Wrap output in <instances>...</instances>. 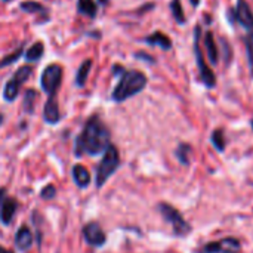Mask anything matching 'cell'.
I'll return each instance as SVG.
<instances>
[{
    "mask_svg": "<svg viewBox=\"0 0 253 253\" xmlns=\"http://www.w3.org/2000/svg\"><path fill=\"white\" fill-rule=\"evenodd\" d=\"M110 145V132L98 116H92L76 141V154L96 156Z\"/></svg>",
    "mask_w": 253,
    "mask_h": 253,
    "instance_id": "obj_1",
    "label": "cell"
},
{
    "mask_svg": "<svg viewBox=\"0 0 253 253\" xmlns=\"http://www.w3.org/2000/svg\"><path fill=\"white\" fill-rule=\"evenodd\" d=\"M147 76L138 70H125L123 74L120 76V80L117 83V86L114 87L111 98L116 102H123L132 96H135L136 93H139L141 90L145 89L147 86Z\"/></svg>",
    "mask_w": 253,
    "mask_h": 253,
    "instance_id": "obj_2",
    "label": "cell"
},
{
    "mask_svg": "<svg viewBox=\"0 0 253 253\" xmlns=\"http://www.w3.org/2000/svg\"><path fill=\"white\" fill-rule=\"evenodd\" d=\"M119 163H120V159H119L117 148L114 145H108L102 160L98 165V170H96V185L98 187H102L107 182V179L116 172Z\"/></svg>",
    "mask_w": 253,
    "mask_h": 253,
    "instance_id": "obj_3",
    "label": "cell"
},
{
    "mask_svg": "<svg viewBox=\"0 0 253 253\" xmlns=\"http://www.w3.org/2000/svg\"><path fill=\"white\" fill-rule=\"evenodd\" d=\"M62 74H64V70L58 64H49L43 70V73L40 76V84L49 98L56 96V92H58L61 82H62Z\"/></svg>",
    "mask_w": 253,
    "mask_h": 253,
    "instance_id": "obj_4",
    "label": "cell"
},
{
    "mask_svg": "<svg viewBox=\"0 0 253 253\" xmlns=\"http://www.w3.org/2000/svg\"><path fill=\"white\" fill-rule=\"evenodd\" d=\"M33 74V67L31 65H24L21 68H18L15 71V74L7 80L4 89H3V98L7 102H12L16 99L18 93H19V87L24 82H27L30 79V76Z\"/></svg>",
    "mask_w": 253,
    "mask_h": 253,
    "instance_id": "obj_5",
    "label": "cell"
},
{
    "mask_svg": "<svg viewBox=\"0 0 253 253\" xmlns=\"http://www.w3.org/2000/svg\"><path fill=\"white\" fill-rule=\"evenodd\" d=\"M200 31H202L200 27H196V30H194V53H196V59H197V67H199L203 83L208 87H213L216 83V77H215L213 71L211 70V67L208 65V62L205 61V56H203V52L200 47Z\"/></svg>",
    "mask_w": 253,
    "mask_h": 253,
    "instance_id": "obj_6",
    "label": "cell"
},
{
    "mask_svg": "<svg viewBox=\"0 0 253 253\" xmlns=\"http://www.w3.org/2000/svg\"><path fill=\"white\" fill-rule=\"evenodd\" d=\"M159 211H160V213L163 215V218L172 225V230H173V233H175L176 236H187V234L190 233V230H191L190 225L187 224V221L182 218V215H181L175 208L162 203V205L159 206Z\"/></svg>",
    "mask_w": 253,
    "mask_h": 253,
    "instance_id": "obj_7",
    "label": "cell"
},
{
    "mask_svg": "<svg viewBox=\"0 0 253 253\" xmlns=\"http://www.w3.org/2000/svg\"><path fill=\"white\" fill-rule=\"evenodd\" d=\"M83 237L89 245H92L95 248H101L107 242L105 233L96 222H89L83 227Z\"/></svg>",
    "mask_w": 253,
    "mask_h": 253,
    "instance_id": "obj_8",
    "label": "cell"
},
{
    "mask_svg": "<svg viewBox=\"0 0 253 253\" xmlns=\"http://www.w3.org/2000/svg\"><path fill=\"white\" fill-rule=\"evenodd\" d=\"M240 243L236 239H224L221 242H213L206 245L199 253H239Z\"/></svg>",
    "mask_w": 253,
    "mask_h": 253,
    "instance_id": "obj_9",
    "label": "cell"
},
{
    "mask_svg": "<svg viewBox=\"0 0 253 253\" xmlns=\"http://www.w3.org/2000/svg\"><path fill=\"white\" fill-rule=\"evenodd\" d=\"M236 12V19L249 31H253V12L246 0H239Z\"/></svg>",
    "mask_w": 253,
    "mask_h": 253,
    "instance_id": "obj_10",
    "label": "cell"
},
{
    "mask_svg": "<svg viewBox=\"0 0 253 253\" xmlns=\"http://www.w3.org/2000/svg\"><path fill=\"white\" fill-rule=\"evenodd\" d=\"M43 119L49 125H55V123L59 122L61 114H59V107H58V102H56V96L47 98V101L44 104V110H43Z\"/></svg>",
    "mask_w": 253,
    "mask_h": 253,
    "instance_id": "obj_11",
    "label": "cell"
},
{
    "mask_svg": "<svg viewBox=\"0 0 253 253\" xmlns=\"http://www.w3.org/2000/svg\"><path fill=\"white\" fill-rule=\"evenodd\" d=\"M18 209V203L15 199H4V202L0 205V221L4 225H9L13 219V215Z\"/></svg>",
    "mask_w": 253,
    "mask_h": 253,
    "instance_id": "obj_12",
    "label": "cell"
},
{
    "mask_svg": "<svg viewBox=\"0 0 253 253\" xmlns=\"http://www.w3.org/2000/svg\"><path fill=\"white\" fill-rule=\"evenodd\" d=\"M15 245L22 252L28 251L33 246V234L28 227H25V225L19 227V230L16 231V236H15Z\"/></svg>",
    "mask_w": 253,
    "mask_h": 253,
    "instance_id": "obj_13",
    "label": "cell"
},
{
    "mask_svg": "<svg viewBox=\"0 0 253 253\" xmlns=\"http://www.w3.org/2000/svg\"><path fill=\"white\" fill-rule=\"evenodd\" d=\"M144 42H145L147 44H151V46H159V47H162L163 50L172 49V40H170L165 33H162V31L153 33L151 36L145 37Z\"/></svg>",
    "mask_w": 253,
    "mask_h": 253,
    "instance_id": "obj_14",
    "label": "cell"
},
{
    "mask_svg": "<svg viewBox=\"0 0 253 253\" xmlns=\"http://www.w3.org/2000/svg\"><path fill=\"white\" fill-rule=\"evenodd\" d=\"M71 173H73V179H74V182H76V185H77L79 188H86V187H89V184H90V173H89V170H87L84 166L76 165V166L73 168Z\"/></svg>",
    "mask_w": 253,
    "mask_h": 253,
    "instance_id": "obj_15",
    "label": "cell"
},
{
    "mask_svg": "<svg viewBox=\"0 0 253 253\" xmlns=\"http://www.w3.org/2000/svg\"><path fill=\"white\" fill-rule=\"evenodd\" d=\"M205 46H206V53H208L209 61L212 64H218L219 52H218V46H216V42H215V37H213L212 31L206 33V36H205Z\"/></svg>",
    "mask_w": 253,
    "mask_h": 253,
    "instance_id": "obj_16",
    "label": "cell"
},
{
    "mask_svg": "<svg viewBox=\"0 0 253 253\" xmlns=\"http://www.w3.org/2000/svg\"><path fill=\"white\" fill-rule=\"evenodd\" d=\"M77 10H79V13H82L84 16L96 18L98 4L93 0H77Z\"/></svg>",
    "mask_w": 253,
    "mask_h": 253,
    "instance_id": "obj_17",
    "label": "cell"
},
{
    "mask_svg": "<svg viewBox=\"0 0 253 253\" xmlns=\"http://www.w3.org/2000/svg\"><path fill=\"white\" fill-rule=\"evenodd\" d=\"M90 68H92V59H86V61L82 62V65L79 67L77 74H76V86L83 87L86 84L89 73H90Z\"/></svg>",
    "mask_w": 253,
    "mask_h": 253,
    "instance_id": "obj_18",
    "label": "cell"
},
{
    "mask_svg": "<svg viewBox=\"0 0 253 253\" xmlns=\"http://www.w3.org/2000/svg\"><path fill=\"white\" fill-rule=\"evenodd\" d=\"M43 53H44V44H43V42H36L33 46H30L27 49V52L24 53V58L28 62H36V61H39L43 56Z\"/></svg>",
    "mask_w": 253,
    "mask_h": 253,
    "instance_id": "obj_19",
    "label": "cell"
},
{
    "mask_svg": "<svg viewBox=\"0 0 253 253\" xmlns=\"http://www.w3.org/2000/svg\"><path fill=\"white\" fill-rule=\"evenodd\" d=\"M19 9L27 13H43V15L47 13V9L42 3L34 1V0H27V1L19 3Z\"/></svg>",
    "mask_w": 253,
    "mask_h": 253,
    "instance_id": "obj_20",
    "label": "cell"
},
{
    "mask_svg": "<svg viewBox=\"0 0 253 253\" xmlns=\"http://www.w3.org/2000/svg\"><path fill=\"white\" fill-rule=\"evenodd\" d=\"M36 99H37V92L34 89H27L24 93V102H22V108L27 114H33Z\"/></svg>",
    "mask_w": 253,
    "mask_h": 253,
    "instance_id": "obj_21",
    "label": "cell"
},
{
    "mask_svg": "<svg viewBox=\"0 0 253 253\" xmlns=\"http://www.w3.org/2000/svg\"><path fill=\"white\" fill-rule=\"evenodd\" d=\"M22 53H24V44H21L16 50H13L12 53L6 55L1 61H0V68H4L7 65H12L15 64L19 58H22Z\"/></svg>",
    "mask_w": 253,
    "mask_h": 253,
    "instance_id": "obj_22",
    "label": "cell"
},
{
    "mask_svg": "<svg viewBox=\"0 0 253 253\" xmlns=\"http://www.w3.org/2000/svg\"><path fill=\"white\" fill-rule=\"evenodd\" d=\"M170 10H172V15H173V18H175V21L178 24H185V15H184V9H182V4H181V0H172Z\"/></svg>",
    "mask_w": 253,
    "mask_h": 253,
    "instance_id": "obj_23",
    "label": "cell"
},
{
    "mask_svg": "<svg viewBox=\"0 0 253 253\" xmlns=\"http://www.w3.org/2000/svg\"><path fill=\"white\" fill-rule=\"evenodd\" d=\"M245 44L248 49V56H249V67H251V74L253 76V31H251L245 39Z\"/></svg>",
    "mask_w": 253,
    "mask_h": 253,
    "instance_id": "obj_24",
    "label": "cell"
},
{
    "mask_svg": "<svg viewBox=\"0 0 253 253\" xmlns=\"http://www.w3.org/2000/svg\"><path fill=\"white\" fill-rule=\"evenodd\" d=\"M212 142H213V145L216 147V150L224 151V148H225V138H224V132H222L221 129H218V130L213 132V135H212Z\"/></svg>",
    "mask_w": 253,
    "mask_h": 253,
    "instance_id": "obj_25",
    "label": "cell"
},
{
    "mask_svg": "<svg viewBox=\"0 0 253 253\" xmlns=\"http://www.w3.org/2000/svg\"><path fill=\"white\" fill-rule=\"evenodd\" d=\"M188 153H190V147L188 145H179V148L176 151V154H178V157H179V160L182 163L188 162Z\"/></svg>",
    "mask_w": 253,
    "mask_h": 253,
    "instance_id": "obj_26",
    "label": "cell"
},
{
    "mask_svg": "<svg viewBox=\"0 0 253 253\" xmlns=\"http://www.w3.org/2000/svg\"><path fill=\"white\" fill-rule=\"evenodd\" d=\"M55 193H56V190H55V187L53 185H47L46 188H43L42 190V199H53L55 197Z\"/></svg>",
    "mask_w": 253,
    "mask_h": 253,
    "instance_id": "obj_27",
    "label": "cell"
},
{
    "mask_svg": "<svg viewBox=\"0 0 253 253\" xmlns=\"http://www.w3.org/2000/svg\"><path fill=\"white\" fill-rule=\"evenodd\" d=\"M135 56H136L138 59L147 61V62H150V64H154V62H156V59H154V58H153L151 55L145 53V52H136V53H135Z\"/></svg>",
    "mask_w": 253,
    "mask_h": 253,
    "instance_id": "obj_28",
    "label": "cell"
},
{
    "mask_svg": "<svg viewBox=\"0 0 253 253\" xmlns=\"http://www.w3.org/2000/svg\"><path fill=\"white\" fill-rule=\"evenodd\" d=\"M4 194H6V190H4V188H0V205H1V203L4 202V199H6Z\"/></svg>",
    "mask_w": 253,
    "mask_h": 253,
    "instance_id": "obj_29",
    "label": "cell"
},
{
    "mask_svg": "<svg viewBox=\"0 0 253 253\" xmlns=\"http://www.w3.org/2000/svg\"><path fill=\"white\" fill-rule=\"evenodd\" d=\"M190 3H191L194 7H197V6L200 4V0H190Z\"/></svg>",
    "mask_w": 253,
    "mask_h": 253,
    "instance_id": "obj_30",
    "label": "cell"
},
{
    "mask_svg": "<svg viewBox=\"0 0 253 253\" xmlns=\"http://www.w3.org/2000/svg\"><path fill=\"white\" fill-rule=\"evenodd\" d=\"M0 253H13V252H10V251H7V249H4V248H1V246H0Z\"/></svg>",
    "mask_w": 253,
    "mask_h": 253,
    "instance_id": "obj_31",
    "label": "cell"
},
{
    "mask_svg": "<svg viewBox=\"0 0 253 253\" xmlns=\"http://www.w3.org/2000/svg\"><path fill=\"white\" fill-rule=\"evenodd\" d=\"M98 3L104 6V4H107V3H108V0H98Z\"/></svg>",
    "mask_w": 253,
    "mask_h": 253,
    "instance_id": "obj_32",
    "label": "cell"
},
{
    "mask_svg": "<svg viewBox=\"0 0 253 253\" xmlns=\"http://www.w3.org/2000/svg\"><path fill=\"white\" fill-rule=\"evenodd\" d=\"M1 122H3V116L0 114V125H1Z\"/></svg>",
    "mask_w": 253,
    "mask_h": 253,
    "instance_id": "obj_33",
    "label": "cell"
},
{
    "mask_svg": "<svg viewBox=\"0 0 253 253\" xmlns=\"http://www.w3.org/2000/svg\"><path fill=\"white\" fill-rule=\"evenodd\" d=\"M3 1H10V0H3Z\"/></svg>",
    "mask_w": 253,
    "mask_h": 253,
    "instance_id": "obj_34",
    "label": "cell"
},
{
    "mask_svg": "<svg viewBox=\"0 0 253 253\" xmlns=\"http://www.w3.org/2000/svg\"><path fill=\"white\" fill-rule=\"evenodd\" d=\"M252 129H253V120H252Z\"/></svg>",
    "mask_w": 253,
    "mask_h": 253,
    "instance_id": "obj_35",
    "label": "cell"
}]
</instances>
